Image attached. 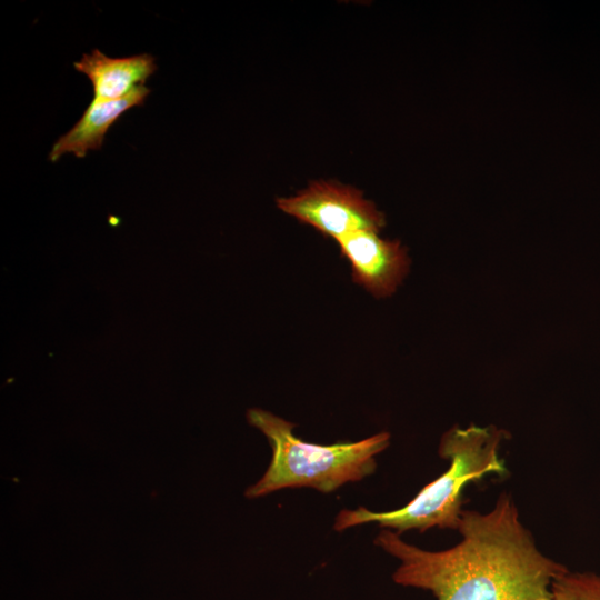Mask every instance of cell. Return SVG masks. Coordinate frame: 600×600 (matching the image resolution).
Returning <instances> with one entry per match:
<instances>
[{"mask_svg":"<svg viewBox=\"0 0 600 600\" xmlns=\"http://www.w3.org/2000/svg\"><path fill=\"white\" fill-rule=\"evenodd\" d=\"M550 600H600V577L568 570L553 581Z\"/></svg>","mask_w":600,"mask_h":600,"instance_id":"cell-8","label":"cell"},{"mask_svg":"<svg viewBox=\"0 0 600 600\" xmlns=\"http://www.w3.org/2000/svg\"><path fill=\"white\" fill-rule=\"evenodd\" d=\"M337 242L350 262L353 281L377 298L392 294L408 272L406 249L397 240L381 238L378 231H357Z\"/></svg>","mask_w":600,"mask_h":600,"instance_id":"cell-5","label":"cell"},{"mask_svg":"<svg viewBox=\"0 0 600 600\" xmlns=\"http://www.w3.org/2000/svg\"><path fill=\"white\" fill-rule=\"evenodd\" d=\"M247 420L267 437L272 449L267 471L244 492L249 499L286 488L307 487L327 493L360 481L374 472L376 456L390 442L388 432L330 446L307 442L293 433V423L258 408L247 411Z\"/></svg>","mask_w":600,"mask_h":600,"instance_id":"cell-3","label":"cell"},{"mask_svg":"<svg viewBox=\"0 0 600 600\" xmlns=\"http://www.w3.org/2000/svg\"><path fill=\"white\" fill-rule=\"evenodd\" d=\"M461 542L427 551L381 531L374 543L400 560L396 583L424 589L437 600H550L553 581L568 569L543 556L502 493L488 513L463 510Z\"/></svg>","mask_w":600,"mask_h":600,"instance_id":"cell-1","label":"cell"},{"mask_svg":"<svg viewBox=\"0 0 600 600\" xmlns=\"http://www.w3.org/2000/svg\"><path fill=\"white\" fill-rule=\"evenodd\" d=\"M504 431L496 427H454L442 436L439 454L450 461L449 469L423 487L406 506L387 512L364 507L344 509L334 521V530L376 522L398 534L417 529L424 532L433 527L458 529L462 514V491L469 482L487 474L504 476L507 468L499 457Z\"/></svg>","mask_w":600,"mask_h":600,"instance_id":"cell-2","label":"cell"},{"mask_svg":"<svg viewBox=\"0 0 600 600\" xmlns=\"http://www.w3.org/2000/svg\"><path fill=\"white\" fill-rule=\"evenodd\" d=\"M77 71L91 82L94 99L116 100L128 96L157 70L153 56L134 54L124 58H110L99 49L84 53L74 62Z\"/></svg>","mask_w":600,"mask_h":600,"instance_id":"cell-7","label":"cell"},{"mask_svg":"<svg viewBox=\"0 0 600 600\" xmlns=\"http://www.w3.org/2000/svg\"><path fill=\"white\" fill-rule=\"evenodd\" d=\"M278 208L334 240L362 230L380 231L384 216L360 190L337 181H314L304 190L277 199Z\"/></svg>","mask_w":600,"mask_h":600,"instance_id":"cell-4","label":"cell"},{"mask_svg":"<svg viewBox=\"0 0 600 600\" xmlns=\"http://www.w3.org/2000/svg\"><path fill=\"white\" fill-rule=\"evenodd\" d=\"M150 89L140 86L128 96L116 100L93 99L78 122L53 144L49 158L57 161L64 153L83 158L89 150L102 147L111 126L129 109L142 106Z\"/></svg>","mask_w":600,"mask_h":600,"instance_id":"cell-6","label":"cell"}]
</instances>
